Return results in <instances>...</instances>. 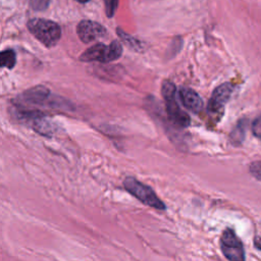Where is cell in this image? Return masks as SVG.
<instances>
[{
    "mask_svg": "<svg viewBox=\"0 0 261 261\" xmlns=\"http://www.w3.org/2000/svg\"><path fill=\"white\" fill-rule=\"evenodd\" d=\"M233 91V86L230 83H223L218 86L212 93L207 109L212 114H218L223 111L225 104L228 102Z\"/></svg>",
    "mask_w": 261,
    "mask_h": 261,
    "instance_id": "obj_6",
    "label": "cell"
},
{
    "mask_svg": "<svg viewBox=\"0 0 261 261\" xmlns=\"http://www.w3.org/2000/svg\"><path fill=\"white\" fill-rule=\"evenodd\" d=\"M31 34L46 47H53L57 44L61 36L59 24L45 18H33L28 22Z\"/></svg>",
    "mask_w": 261,
    "mask_h": 261,
    "instance_id": "obj_1",
    "label": "cell"
},
{
    "mask_svg": "<svg viewBox=\"0 0 261 261\" xmlns=\"http://www.w3.org/2000/svg\"><path fill=\"white\" fill-rule=\"evenodd\" d=\"M250 173L255 177L256 179L261 181V160L254 161L249 165Z\"/></svg>",
    "mask_w": 261,
    "mask_h": 261,
    "instance_id": "obj_12",
    "label": "cell"
},
{
    "mask_svg": "<svg viewBox=\"0 0 261 261\" xmlns=\"http://www.w3.org/2000/svg\"><path fill=\"white\" fill-rule=\"evenodd\" d=\"M16 58H15V53L13 50L7 49L2 51L1 53V66L2 67H7V68H12L15 64Z\"/></svg>",
    "mask_w": 261,
    "mask_h": 261,
    "instance_id": "obj_11",
    "label": "cell"
},
{
    "mask_svg": "<svg viewBox=\"0 0 261 261\" xmlns=\"http://www.w3.org/2000/svg\"><path fill=\"white\" fill-rule=\"evenodd\" d=\"M178 96L182 105L187 109L191 110L194 113H198L202 110L203 100L194 90L187 87H181L178 91Z\"/></svg>",
    "mask_w": 261,
    "mask_h": 261,
    "instance_id": "obj_9",
    "label": "cell"
},
{
    "mask_svg": "<svg viewBox=\"0 0 261 261\" xmlns=\"http://www.w3.org/2000/svg\"><path fill=\"white\" fill-rule=\"evenodd\" d=\"M118 35H119V37L122 39V41H123L127 46H129V47H132V48H138V47H140L138 41L135 40V39H133L130 36L124 34V32H121L120 30H118Z\"/></svg>",
    "mask_w": 261,
    "mask_h": 261,
    "instance_id": "obj_14",
    "label": "cell"
},
{
    "mask_svg": "<svg viewBox=\"0 0 261 261\" xmlns=\"http://www.w3.org/2000/svg\"><path fill=\"white\" fill-rule=\"evenodd\" d=\"M75 1H77V2H80V3H87V2H89L90 0H75Z\"/></svg>",
    "mask_w": 261,
    "mask_h": 261,
    "instance_id": "obj_18",
    "label": "cell"
},
{
    "mask_svg": "<svg viewBox=\"0 0 261 261\" xmlns=\"http://www.w3.org/2000/svg\"><path fill=\"white\" fill-rule=\"evenodd\" d=\"M248 126V120L243 118L240 119L237 123V125L234 126V128L231 130L230 135H229V140L231 142L232 145L238 146L241 145L245 139V135H246V129Z\"/></svg>",
    "mask_w": 261,
    "mask_h": 261,
    "instance_id": "obj_10",
    "label": "cell"
},
{
    "mask_svg": "<svg viewBox=\"0 0 261 261\" xmlns=\"http://www.w3.org/2000/svg\"><path fill=\"white\" fill-rule=\"evenodd\" d=\"M220 249L224 257L229 261H245L243 243L233 229L225 228L220 237Z\"/></svg>",
    "mask_w": 261,
    "mask_h": 261,
    "instance_id": "obj_5",
    "label": "cell"
},
{
    "mask_svg": "<svg viewBox=\"0 0 261 261\" xmlns=\"http://www.w3.org/2000/svg\"><path fill=\"white\" fill-rule=\"evenodd\" d=\"M76 33L79 38L84 43H90L100 38H103L106 35L107 31L102 24L96 21L82 20L76 27Z\"/></svg>",
    "mask_w": 261,
    "mask_h": 261,
    "instance_id": "obj_7",
    "label": "cell"
},
{
    "mask_svg": "<svg viewBox=\"0 0 261 261\" xmlns=\"http://www.w3.org/2000/svg\"><path fill=\"white\" fill-rule=\"evenodd\" d=\"M162 96L165 100V106H166V112L168 115L169 120L180 127H187L190 125L191 119L188 113H186L181 108L179 107L177 101H176V89L175 86L168 81H165L162 84Z\"/></svg>",
    "mask_w": 261,
    "mask_h": 261,
    "instance_id": "obj_2",
    "label": "cell"
},
{
    "mask_svg": "<svg viewBox=\"0 0 261 261\" xmlns=\"http://www.w3.org/2000/svg\"><path fill=\"white\" fill-rule=\"evenodd\" d=\"M23 100L30 104L36 105H50L52 107H61V105L65 106V103H58L57 99L50 101V92L44 87H37L29 90L23 94Z\"/></svg>",
    "mask_w": 261,
    "mask_h": 261,
    "instance_id": "obj_8",
    "label": "cell"
},
{
    "mask_svg": "<svg viewBox=\"0 0 261 261\" xmlns=\"http://www.w3.org/2000/svg\"><path fill=\"white\" fill-rule=\"evenodd\" d=\"M122 53L121 45L118 41H113L109 45L98 43L87 49L80 57L82 61L110 62L120 57Z\"/></svg>",
    "mask_w": 261,
    "mask_h": 261,
    "instance_id": "obj_4",
    "label": "cell"
},
{
    "mask_svg": "<svg viewBox=\"0 0 261 261\" xmlns=\"http://www.w3.org/2000/svg\"><path fill=\"white\" fill-rule=\"evenodd\" d=\"M254 246L257 250L261 251V238L260 237H255L254 239Z\"/></svg>",
    "mask_w": 261,
    "mask_h": 261,
    "instance_id": "obj_17",
    "label": "cell"
},
{
    "mask_svg": "<svg viewBox=\"0 0 261 261\" xmlns=\"http://www.w3.org/2000/svg\"><path fill=\"white\" fill-rule=\"evenodd\" d=\"M105 12L108 17H112L116 11L118 0H104Z\"/></svg>",
    "mask_w": 261,
    "mask_h": 261,
    "instance_id": "obj_13",
    "label": "cell"
},
{
    "mask_svg": "<svg viewBox=\"0 0 261 261\" xmlns=\"http://www.w3.org/2000/svg\"><path fill=\"white\" fill-rule=\"evenodd\" d=\"M123 187L130 195H133L143 204L159 210L165 209L164 203L157 197L155 192L149 186L144 185L135 177H126L123 181Z\"/></svg>",
    "mask_w": 261,
    "mask_h": 261,
    "instance_id": "obj_3",
    "label": "cell"
},
{
    "mask_svg": "<svg viewBox=\"0 0 261 261\" xmlns=\"http://www.w3.org/2000/svg\"><path fill=\"white\" fill-rule=\"evenodd\" d=\"M49 1L48 0H31V4L36 10H41L45 9L48 5Z\"/></svg>",
    "mask_w": 261,
    "mask_h": 261,
    "instance_id": "obj_16",
    "label": "cell"
},
{
    "mask_svg": "<svg viewBox=\"0 0 261 261\" xmlns=\"http://www.w3.org/2000/svg\"><path fill=\"white\" fill-rule=\"evenodd\" d=\"M252 133L253 135L261 140V115L255 118V120L252 123Z\"/></svg>",
    "mask_w": 261,
    "mask_h": 261,
    "instance_id": "obj_15",
    "label": "cell"
}]
</instances>
